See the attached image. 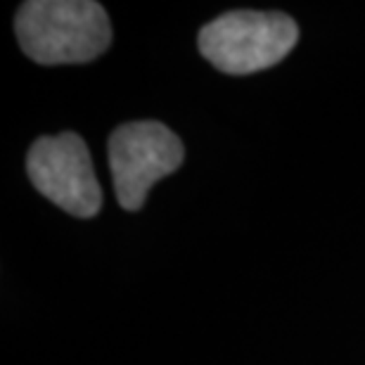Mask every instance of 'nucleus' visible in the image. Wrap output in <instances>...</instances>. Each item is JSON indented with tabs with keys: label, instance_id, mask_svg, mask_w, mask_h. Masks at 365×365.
Here are the masks:
<instances>
[{
	"label": "nucleus",
	"instance_id": "obj_2",
	"mask_svg": "<svg viewBox=\"0 0 365 365\" xmlns=\"http://www.w3.org/2000/svg\"><path fill=\"white\" fill-rule=\"evenodd\" d=\"M299 41L297 21L282 12L235 10L200 31V53L225 74H254L289 55Z\"/></svg>",
	"mask_w": 365,
	"mask_h": 365
},
{
	"label": "nucleus",
	"instance_id": "obj_4",
	"mask_svg": "<svg viewBox=\"0 0 365 365\" xmlns=\"http://www.w3.org/2000/svg\"><path fill=\"white\" fill-rule=\"evenodd\" d=\"M26 171L34 187L67 214L91 218L100 211L102 190L81 135L38 138L29 150Z\"/></svg>",
	"mask_w": 365,
	"mask_h": 365
},
{
	"label": "nucleus",
	"instance_id": "obj_1",
	"mask_svg": "<svg viewBox=\"0 0 365 365\" xmlns=\"http://www.w3.org/2000/svg\"><path fill=\"white\" fill-rule=\"evenodd\" d=\"M14 31L26 57L38 64H81L112 43L105 7L93 0H31L19 7Z\"/></svg>",
	"mask_w": 365,
	"mask_h": 365
},
{
	"label": "nucleus",
	"instance_id": "obj_3",
	"mask_svg": "<svg viewBox=\"0 0 365 365\" xmlns=\"http://www.w3.org/2000/svg\"><path fill=\"white\" fill-rule=\"evenodd\" d=\"M180 138L159 121L123 123L109 138V169L116 200L135 211L148 200L150 187L182 164Z\"/></svg>",
	"mask_w": 365,
	"mask_h": 365
}]
</instances>
